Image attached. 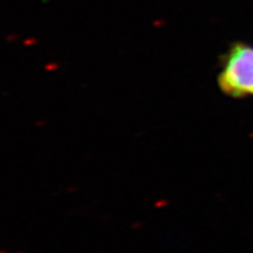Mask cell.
I'll return each mask as SVG.
<instances>
[{
  "mask_svg": "<svg viewBox=\"0 0 253 253\" xmlns=\"http://www.w3.org/2000/svg\"><path fill=\"white\" fill-rule=\"evenodd\" d=\"M221 92L232 97L253 95V47L235 43L223 58L218 76Z\"/></svg>",
  "mask_w": 253,
  "mask_h": 253,
  "instance_id": "cell-1",
  "label": "cell"
}]
</instances>
